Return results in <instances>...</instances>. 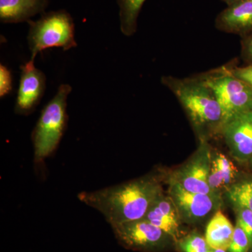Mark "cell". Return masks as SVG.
<instances>
[{"mask_svg":"<svg viewBox=\"0 0 252 252\" xmlns=\"http://www.w3.org/2000/svg\"><path fill=\"white\" fill-rule=\"evenodd\" d=\"M162 195L158 180L153 176H145L122 185L81 192L78 198L100 212L112 226L145 218Z\"/></svg>","mask_w":252,"mask_h":252,"instance_id":"1","label":"cell"},{"mask_svg":"<svg viewBox=\"0 0 252 252\" xmlns=\"http://www.w3.org/2000/svg\"><path fill=\"white\" fill-rule=\"evenodd\" d=\"M162 85L177 97L194 127L199 131H220L222 111L213 91L198 77H161Z\"/></svg>","mask_w":252,"mask_h":252,"instance_id":"2","label":"cell"},{"mask_svg":"<svg viewBox=\"0 0 252 252\" xmlns=\"http://www.w3.org/2000/svg\"><path fill=\"white\" fill-rule=\"evenodd\" d=\"M69 84H61L54 97L41 111L32 133L35 163H41L59 147L67 123V97L72 92Z\"/></svg>","mask_w":252,"mask_h":252,"instance_id":"3","label":"cell"},{"mask_svg":"<svg viewBox=\"0 0 252 252\" xmlns=\"http://www.w3.org/2000/svg\"><path fill=\"white\" fill-rule=\"evenodd\" d=\"M28 23V46L33 61L46 49L56 47L66 51L77 46L74 20L66 10L44 13L39 19Z\"/></svg>","mask_w":252,"mask_h":252,"instance_id":"4","label":"cell"},{"mask_svg":"<svg viewBox=\"0 0 252 252\" xmlns=\"http://www.w3.org/2000/svg\"><path fill=\"white\" fill-rule=\"evenodd\" d=\"M199 77L211 89L222 111V127L240 114L252 112V88L235 77L228 65L222 66Z\"/></svg>","mask_w":252,"mask_h":252,"instance_id":"5","label":"cell"},{"mask_svg":"<svg viewBox=\"0 0 252 252\" xmlns=\"http://www.w3.org/2000/svg\"><path fill=\"white\" fill-rule=\"evenodd\" d=\"M112 228L119 244L133 251L160 252L171 239L145 219L112 225Z\"/></svg>","mask_w":252,"mask_h":252,"instance_id":"6","label":"cell"},{"mask_svg":"<svg viewBox=\"0 0 252 252\" xmlns=\"http://www.w3.org/2000/svg\"><path fill=\"white\" fill-rule=\"evenodd\" d=\"M211 150L205 140H202L198 151L183 166L172 175V180L183 188L195 193L217 195L209 185L212 162Z\"/></svg>","mask_w":252,"mask_h":252,"instance_id":"7","label":"cell"},{"mask_svg":"<svg viewBox=\"0 0 252 252\" xmlns=\"http://www.w3.org/2000/svg\"><path fill=\"white\" fill-rule=\"evenodd\" d=\"M169 185V196L175 203L181 219L189 223L200 221L220 203L218 195L189 191L172 179Z\"/></svg>","mask_w":252,"mask_h":252,"instance_id":"8","label":"cell"},{"mask_svg":"<svg viewBox=\"0 0 252 252\" xmlns=\"http://www.w3.org/2000/svg\"><path fill=\"white\" fill-rule=\"evenodd\" d=\"M21 78L14 112L27 116L34 112L40 102L46 91V77L44 73L30 60L20 67Z\"/></svg>","mask_w":252,"mask_h":252,"instance_id":"9","label":"cell"},{"mask_svg":"<svg viewBox=\"0 0 252 252\" xmlns=\"http://www.w3.org/2000/svg\"><path fill=\"white\" fill-rule=\"evenodd\" d=\"M221 132L231 155L238 161L249 162L252 158V112L233 118Z\"/></svg>","mask_w":252,"mask_h":252,"instance_id":"10","label":"cell"},{"mask_svg":"<svg viewBox=\"0 0 252 252\" xmlns=\"http://www.w3.org/2000/svg\"><path fill=\"white\" fill-rule=\"evenodd\" d=\"M215 28L240 37L252 32V0H240L217 15Z\"/></svg>","mask_w":252,"mask_h":252,"instance_id":"11","label":"cell"},{"mask_svg":"<svg viewBox=\"0 0 252 252\" xmlns=\"http://www.w3.org/2000/svg\"><path fill=\"white\" fill-rule=\"evenodd\" d=\"M145 220L162 230L175 242L180 237L181 217L170 196L162 195L152 205Z\"/></svg>","mask_w":252,"mask_h":252,"instance_id":"12","label":"cell"},{"mask_svg":"<svg viewBox=\"0 0 252 252\" xmlns=\"http://www.w3.org/2000/svg\"><path fill=\"white\" fill-rule=\"evenodd\" d=\"M49 0H0V21L2 23L28 22L46 12Z\"/></svg>","mask_w":252,"mask_h":252,"instance_id":"13","label":"cell"},{"mask_svg":"<svg viewBox=\"0 0 252 252\" xmlns=\"http://www.w3.org/2000/svg\"><path fill=\"white\" fill-rule=\"evenodd\" d=\"M235 228L220 210L209 221L205 231V240L210 249L227 250L229 248Z\"/></svg>","mask_w":252,"mask_h":252,"instance_id":"14","label":"cell"},{"mask_svg":"<svg viewBox=\"0 0 252 252\" xmlns=\"http://www.w3.org/2000/svg\"><path fill=\"white\" fill-rule=\"evenodd\" d=\"M211 168L209 177V185L215 193L220 189L234 184L237 169L229 159L221 153L212 156Z\"/></svg>","mask_w":252,"mask_h":252,"instance_id":"15","label":"cell"},{"mask_svg":"<svg viewBox=\"0 0 252 252\" xmlns=\"http://www.w3.org/2000/svg\"><path fill=\"white\" fill-rule=\"evenodd\" d=\"M146 0H117L121 31L125 36L134 35L139 15Z\"/></svg>","mask_w":252,"mask_h":252,"instance_id":"16","label":"cell"},{"mask_svg":"<svg viewBox=\"0 0 252 252\" xmlns=\"http://www.w3.org/2000/svg\"><path fill=\"white\" fill-rule=\"evenodd\" d=\"M227 193L233 205L245 207L252 212V178L235 182L227 189Z\"/></svg>","mask_w":252,"mask_h":252,"instance_id":"17","label":"cell"},{"mask_svg":"<svg viewBox=\"0 0 252 252\" xmlns=\"http://www.w3.org/2000/svg\"><path fill=\"white\" fill-rule=\"evenodd\" d=\"M178 243L182 252H208L210 249L205 238L195 233L179 240Z\"/></svg>","mask_w":252,"mask_h":252,"instance_id":"18","label":"cell"},{"mask_svg":"<svg viewBox=\"0 0 252 252\" xmlns=\"http://www.w3.org/2000/svg\"><path fill=\"white\" fill-rule=\"evenodd\" d=\"M250 249V243L248 235L243 228L236 223L233 238L228 252H248Z\"/></svg>","mask_w":252,"mask_h":252,"instance_id":"19","label":"cell"},{"mask_svg":"<svg viewBox=\"0 0 252 252\" xmlns=\"http://www.w3.org/2000/svg\"><path fill=\"white\" fill-rule=\"evenodd\" d=\"M236 213L237 222L248 235L252 248V212L245 207L233 205Z\"/></svg>","mask_w":252,"mask_h":252,"instance_id":"20","label":"cell"},{"mask_svg":"<svg viewBox=\"0 0 252 252\" xmlns=\"http://www.w3.org/2000/svg\"><path fill=\"white\" fill-rule=\"evenodd\" d=\"M12 91V75L9 68L0 64V97L8 95Z\"/></svg>","mask_w":252,"mask_h":252,"instance_id":"21","label":"cell"},{"mask_svg":"<svg viewBox=\"0 0 252 252\" xmlns=\"http://www.w3.org/2000/svg\"><path fill=\"white\" fill-rule=\"evenodd\" d=\"M228 67L233 75L246 83L252 88V65L238 67L234 64H231V65H228Z\"/></svg>","mask_w":252,"mask_h":252,"instance_id":"22","label":"cell"},{"mask_svg":"<svg viewBox=\"0 0 252 252\" xmlns=\"http://www.w3.org/2000/svg\"><path fill=\"white\" fill-rule=\"evenodd\" d=\"M241 58L245 65H252V32L241 37Z\"/></svg>","mask_w":252,"mask_h":252,"instance_id":"23","label":"cell"},{"mask_svg":"<svg viewBox=\"0 0 252 252\" xmlns=\"http://www.w3.org/2000/svg\"><path fill=\"white\" fill-rule=\"evenodd\" d=\"M221 1L225 3L227 6H230V5L234 4V3L238 2V1H240V0H221Z\"/></svg>","mask_w":252,"mask_h":252,"instance_id":"24","label":"cell"},{"mask_svg":"<svg viewBox=\"0 0 252 252\" xmlns=\"http://www.w3.org/2000/svg\"><path fill=\"white\" fill-rule=\"evenodd\" d=\"M208 252H227V251L223 250H214V249H210Z\"/></svg>","mask_w":252,"mask_h":252,"instance_id":"25","label":"cell"},{"mask_svg":"<svg viewBox=\"0 0 252 252\" xmlns=\"http://www.w3.org/2000/svg\"><path fill=\"white\" fill-rule=\"evenodd\" d=\"M249 162H250V165H251V166L252 167V158L250 160H249Z\"/></svg>","mask_w":252,"mask_h":252,"instance_id":"26","label":"cell"}]
</instances>
